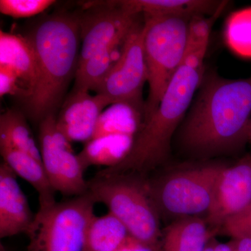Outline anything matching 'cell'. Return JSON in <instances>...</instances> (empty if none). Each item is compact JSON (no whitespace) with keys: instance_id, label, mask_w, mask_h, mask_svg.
<instances>
[{"instance_id":"cell-10","label":"cell","mask_w":251,"mask_h":251,"mask_svg":"<svg viewBox=\"0 0 251 251\" xmlns=\"http://www.w3.org/2000/svg\"><path fill=\"white\" fill-rule=\"evenodd\" d=\"M141 15L130 12L120 1L86 4L85 11L77 16L82 42L77 67L107 48L125 42Z\"/></svg>"},{"instance_id":"cell-18","label":"cell","mask_w":251,"mask_h":251,"mask_svg":"<svg viewBox=\"0 0 251 251\" xmlns=\"http://www.w3.org/2000/svg\"><path fill=\"white\" fill-rule=\"evenodd\" d=\"M134 137L125 135H110L93 138L85 143L78 153L84 169L92 166L113 168L122 163L128 156Z\"/></svg>"},{"instance_id":"cell-7","label":"cell","mask_w":251,"mask_h":251,"mask_svg":"<svg viewBox=\"0 0 251 251\" xmlns=\"http://www.w3.org/2000/svg\"><path fill=\"white\" fill-rule=\"evenodd\" d=\"M96 203L87 193L39 210L27 234V251H82Z\"/></svg>"},{"instance_id":"cell-14","label":"cell","mask_w":251,"mask_h":251,"mask_svg":"<svg viewBox=\"0 0 251 251\" xmlns=\"http://www.w3.org/2000/svg\"><path fill=\"white\" fill-rule=\"evenodd\" d=\"M0 67L14 73L31 97L37 81L35 52L26 36L0 31Z\"/></svg>"},{"instance_id":"cell-20","label":"cell","mask_w":251,"mask_h":251,"mask_svg":"<svg viewBox=\"0 0 251 251\" xmlns=\"http://www.w3.org/2000/svg\"><path fill=\"white\" fill-rule=\"evenodd\" d=\"M129 233L111 213L94 215L86 229L82 251H115Z\"/></svg>"},{"instance_id":"cell-15","label":"cell","mask_w":251,"mask_h":251,"mask_svg":"<svg viewBox=\"0 0 251 251\" xmlns=\"http://www.w3.org/2000/svg\"><path fill=\"white\" fill-rule=\"evenodd\" d=\"M217 234L204 218L176 220L162 229L159 251H204Z\"/></svg>"},{"instance_id":"cell-3","label":"cell","mask_w":251,"mask_h":251,"mask_svg":"<svg viewBox=\"0 0 251 251\" xmlns=\"http://www.w3.org/2000/svg\"><path fill=\"white\" fill-rule=\"evenodd\" d=\"M35 52L37 81L26 100L27 111L40 123L62 102L78 64L80 29L77 15L59 12L39 21L26 36Z\"/></svg>"},{"instance_id":"cell-23","label":"cell","mask_w":251,"mask_h":251,"mask_svg":"<svg viewBox=\"0 0 251 251\" xmlns=\"http://www.w3.org/2000/svg\"><path fill=\"white\" fill-rule=\"evenodd\" d=\"M225 41L232 52L251 59V6L229 15L226 23Z\"/></svg>"},{"instance_id":"cell-6","label":"cell","mask_w":251,"mask_h":251,"mask_svg":"<svg viewBox=\"0 0 251 251\" xmlns=\"http://www.w3.org/2000/svg\"><path fill=\"white\" fill-rule=\"evenodd\" d=\"M143 16L144 52L150 88L144 123L158 108L170 82L184 62L191 18Z\"/></svg>"},{"instance_id":"cell-30","label":"cell","mask_w":251,"mask_h":251,"mask_svg":"<svg viewBox=\"0 0 251 251\" xmlns=\"http://www.w3.org/2000/svg\"><path fill=\"white\" fill-rule=\"evenodd\" d=\"M214 251H234V239L226 243H220L216 240Z\"/></svg>"},{"instance_id":"cell-31","label":"cell","mask_w":251,"mask_h":251,"mask_svg":"<svg viewBox=\"0 0 251 251\" xmlns=\"http://www.w3.org/2000/svg\"><path fill=\"white\" fill-rule=\"evenodd\" d=\"M216 237H213L209 241L204 251H214V245H215Z\"/></svg>"},{"instance_id":"cell-24","label":"cell","mask_w":251,"mask_h":251,"mask_svg":"<svg viewBox=\"0 0 251 251\" xmlns=\"http://www.w3.org/2000/svg\"><path fill=\"white\" fill-rule=\"evenodd\" d=\"M226 7V6L221 8L213 16H196L191 18L188 25L186 55L206 52L211 28Z\"/></svg>"},{"instance_id":"cell-11","label":"cell","mask_w":251,"mask_h":251,"mask_svg":"<svg viewBox=\"0 0 251 251\" xmlns=\"http://www.w3.org/2000/svg\"><path fill=\"white\" fill-rule=\"evenodd\" d=\"M251 206V155L247 154L232 166H226L218 178L212 202L206 221L219 234L229 218Z\"/></svg>"},{"instance_id":"cell-2","label":"cell","mask_w":251,"mask_h":251,"mask_svg":"<svg viewBox=\"0 0 251 251\" xmlns=\"http://www.w3.org/2000/svg\"><path fill=\"white\" fill-rule=\"evenodd\" d=\"M205 54H186L158 108L135 135L128 156L120 164L102 172L145 176L150 172L166 166L171 156L172 140L204 76Z\"/></svg>"},{"instance_id":"cell-27","label":"cell","mask_w":251,"mask_h":251,"mask_svg":"<svg viewBox=\"0 0 251 251\" xmlns=\"http://www.w3.org/2000/svg\"><path fill=\"white\" fill-rule=\"evenodd\" d=\"M17 96L27 99V93L14 73L11 71L0 67V96Z\"/></svg>"},{"instance_id":"cell-1","label":"cell","mask_w":251,"mask_h":251,"mask_svg":"<svg viewBox=\"0 0 251 251\" xmlns=\"http://www.w3.org/2000/svg\"><path fill=\"white\" fill-rule=\"evenodd\" d=\"M177 130L178 148L189 161L234 155L248 142L251 120V75L229 80L209 73Z\"/></svg>"},{"instance_id":"cell-32","label":"cell","mask_w":251,"mask_h":251,"mask_svg":"<svg viewBox=\"0 0 251 251\" xmlns=\"http://www.w3.org/2000/svg\"><path fill=\"white\" fill-rule=\"evenodd\" d=\"M248 142L251 143V120L249 123V128L247 131Z\"/></svg>"},{"instance_id":"cell-26","label":"cell","mask_w":251,"mask_h":251,"mask_svg":"<svg viewBox=\"0 0 251 251\" xmlns=\"http://www.w3.org/2000/svg\"><path fill=\"white\" fill-rule=\"evenodd\" d=\"M219 233L232 239L251 237V206L244 212L227 219L220 229Z\"/></svg>"},{"instance_id":"cell-5","label":"cell","mask_w":251,"mask_h":251,"mask_svg":"<svg viewBox=\"0 0 251 251\" xmlns=\"http://www.w3.org/2000/svg\"><path fill=\"white\" fill-rule=\"evenodd\" d=\"M88 182V193L96 202L125 225L130 236L158 247L161 218L149 193L147 179L135 174H111L99 171Z\"/></svg>"},{"instance_id":"cell-12","label":"cell","mask_w":251,"mask_h":251,"mask_svg":"<svg viewBox=\"0 0 251 251\" xmlns=\"http://www.w3.org/2000/svg\"><path fill=\"white\" fill-rule=\"evenodd\" d=\"M111 105L103 95L72 90L56 117L57 128L71 143H87L93 138L99 117Z\"/></svg>"},{"instance_id":"cell-22","label":"cell","mask_w":251,"mask_h":251,"mask_svg":"<svg viewBox=\"0 0 251 251\" xmlns=\"http://www.w3.org/2000/svg\"><path fill=\"white\" fill-rule=\"evenodd\" d=\"M125 43V42H124ZM124 43L110 46L77 68L73 90L95 92L121 55Z\"/></svg>"},{"instance_id":"cell-17","label":"cell","mask_w":251,"mask_h":251,"mask_svg":"<svg viewBox=\"0 0 251 251\" xmlns=\"http://www.w3.org/2000/svg\"><path fill=\"white\" fill-rule=\"evenodd\" d=\"M3 162L13 172L25 180L39 195V210L49 209L57 203L55 191L51 186L43 163L19 150L0 148Z\"/></svg>"},{"instance_id":"cell-13","label":"cell","mask_w":251,"mask_h":251,"mask_svg":"<svg viewBox=\"0 0 251 251\" xmlns=\"http://www.w3.org/2000/svg\"><path fill=\"white\" fill-rule=\"evenodd\" d=\"M34 219L17 175L3 162L0 165V237L27 234Z\"/></svg>"},{"instance_id":"cell-9","label":"cell","mask_w":251,"mask_h":251,"mask_svg":"<svg viewBox=\"0 0 251 251\" xmlns=\"http://www.w3.org/2000/svg\"><path fill=\"white\" fill-rule=\"evenodd\" d=\"M55 115L39 123V142L43 166L55 192L74 198L88 193L84 169L72 143L59 131Z\"/></svg>"},{"instance_id":"cell-21","label":"cell","mask_w":251,"mask_h":251,"mask_svg":"<svg viewBox=\"0 0 251 251\" xmlns=\"http://www.w3.org/2000/svg\"><path fill=\"white\" fill-rule=\"evenodd\" d=\"M0 148L19 150L42 163L40 149L30 127L25 115L17 110H8L0 116Z\"/></svg>"},{"instance_id":"cell-29","label":"cell","mask_w":251,"mask_h":251,"mask_svg":"<svg viewBox=\"0 0 251 251\" xmlns=\"http://www.w3.org/2000/svg\"><path fill=\"white\" fill-rule=\"evenodd\" d=\"M232 239L234 242V251H251V237Z\"/></svg>"},{"instance_id":"cell-4","label":"cell","mask_w":251,"mask_h":251,"mask_svg":"<svg viewBox=\"0 0 251 251\" xmlns=\"http://www.w3.org/2000/svg\"><path fill=\"white\" fill-rule=\"evenodd\" d=\"M227 166L223 162L188 161L151 179H147L150 197L161 219H206L216 183Z\"/></svg>"},{"instance_id":"cell-8","label":"cell","mask_w":251,"mask_h":251,"mask_svg":"<svg viewBox=\"0 0 251 251\" xmlns=\"http://www.w3.org/2000/svg\"><path fill=\"white\" fill-rule=\"evenodd\" d=\"M145 23L143 15L126 38L121 55L95 92L112 104L126 102L145 110L143 90L148 82L144 52Z\"/></svg>"},{"instance_id":"cell-19","label":"cell","mask_w":251,"mask_h":251,"mask_svg":"<svg viewBox=\"0 0 251 251\" xmlns=\"http://www.w3.org/2000/svg\"><path fill=\"white\" fill-rule=\"evenodd\" d=\"M145 110L133 104L119 102L109 105L99 117L93 138L110 135L134 137L143 125Z\"/></svg>"},{"instance_id":"cell-16","label":"cell","mask_w":251,"mask_h":251,"mask_svg":"<svg viewBox=\"0 0 251 251\" xmlns=\"http://www.w3.org/2000/svg\"><path fill=\"white\" fill-rule=\"evenodd\" d=\"M124 7L137 15L193 18L211 16L228 1L214 0H126L120 1Z\"/></svg>"},{"instance_id":"cell-25","label":"cell","mask_w":251,"mask_h":251,"mask_svg":"<svg viewBox=\"0 0 251 251\" xmlns=\"http://www.w3.org/2000/svg\"><path fill=\"white\" fill-rule=\"evenodd\" d=\"M55 3L54 0H1L0 12L15 18L32 17Z\"/></svg>"},{"instance_id":"cell-28","label":"cell","mask_w":251,"mask_h":251,"mask_svg":"<svg viewBox=\"0 0 251 251\" xmlns=\"http://www.w3.org/2000/svg\"><path fill=\"white\" fill-rule=\"evenodd\" d=\"M115 251H159V246L150 245L135 239L129 234Z\"/></svg>"}]
</instances>
